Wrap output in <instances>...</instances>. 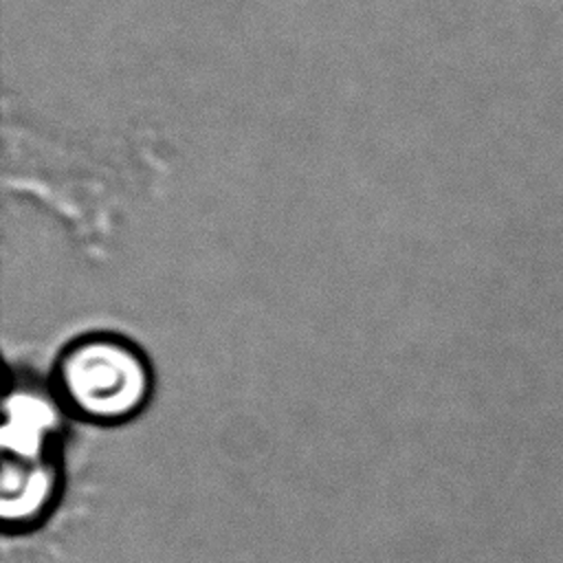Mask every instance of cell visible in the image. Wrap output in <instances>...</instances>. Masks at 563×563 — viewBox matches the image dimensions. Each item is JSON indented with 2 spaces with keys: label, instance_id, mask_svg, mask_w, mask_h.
Instances as JSON below:
<instances>
[{
  "label": "cell",
  "instance_id": "cell-1",
  "mask_svg": "<svg viewBox=\"0 0 563 563\" xmlns=\"http://www.w3.org/2000/svg\"><path fill=\"white\" fill-rule=\"evenodd\" d=\"M59 387L68 402L95 420H121L147 398L150 372L123 341L92 336L59 361Z\"/></svg>",
  "mask_w": 563,
  "mask_h": 563
},
{
  "label": "cell",
  "instance_id": "cell-2",
  "mask_svg": "<svg viewBox=\"0 0 563 563\" xmlns=\"http://www.w3.org/2000/svg\"><path fill=\"white\" fill-rule=\"evenodd\" d=\"M55 427L57 413L48 400L31 391H18L7 400L4 409V451L15 457L37 460Z\"/></svg>",
  "mask_w": 563,
  "mask_h": 563
},
{
  "label": "cell",
  "instance_id": "cell-3",
  "mask_svg": "<svg viewBox=\"0 0 563 563\" xmlns=\"http://www.w3.org/2000/svg\"><path fill=\"white\" fill-rule=\"evenodd\" d=\"M55 477L48 464L26 457H7L2 468V515L7 521L35 519L51 501Z\"/></svg>",
  "mask_w": 563,
  "mask_h": 563
}]
</instances>
